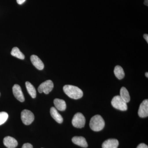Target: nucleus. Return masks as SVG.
<instances>
[{
    "label": "nucleus",
    "instance_id": "f257e3e1",
    "mask_svg": "<svg viewBox=\"0 0 148 148\" xmlns=\"http://www.w3.org/2000/svg\"><path fill=\"white\" fill-rule=\"evenodd\" d=\"M64 92L72 99H80L82 98L83 92L79 88L71 85H66L63 87Z\"/></svg>",
    "mask_w": 148,
    "mask_h": 148
},
{
    "label": "nucleus",
    "instance_id": "f03ea898",
    "mask_svg": "<svg viewBox=\"0 0 148 148\" xmlns=\"http://www.w3.org/2000/svg\"><path fill=\"white\" fill-rule=\"evenodd\" d=\"M105 121L102 117L99 115H96L92 117L90 122V128L95 132L101 131L105 127Z\"/></svg>",
    "mask_w": 148,
    "mask_h": 148
},
{
    "label": "nucleus",
    "instance_id": "7ed1b4c3",
    "mask_svg": "<svg viewBox=\"0 0 148 148\" xmlns=\"http://www.w3.org/2000/svg\"><path fill=\"white\" fill-rule=\"evenodd\" d=\"M112 106L115 108L119 110L126 111L127 109V103L120 95H116L113 98L111 102Z\"/></svg>",
    "mask_w": 148,
    "mask_h": 148
},
{
    "label": "nucleus",
    "instance_id": "20e7f679",
    "mask_svg": "<svg viewBox=\"0 0 148 148\" xmlns=\"http://www.w3.org/2000/svg\"><path fill=\"white\" fill-rule=\"evenodd\" d=\"M72 123L74 127L77 128H82L85 124V118L82 114L77 113L74 115Z\"/></svg>",
    "mask_w": 148,
    "mask_h": 148
},
{
    "label": "nucleus",
    "instance_id": "39448f33",
    "mask_svg": "<svg viewBox=\"0 0 148 148\" xmlns=\"http://www.w3.org/2000/svg\"><path fill=\"white\" fill-rule=\"evenodd\" d=\"M21 119L22 122L26 125H29L34 120V115L31 111L24 110L21 113Z\"/></svg>",
    "mask_w": 148,
    "mask_h": 148
},
{
    "label": "nucleus",
    "instance_id": "423d86ee",
    "mask_svg": "<svg viewBox=\"0 0 148 148\" xmlns=\"http://www.w3.org/2000/svg\"><path fill=\"white\" fill-rule=\"evenodd\" d=\"M53 88V84L52 81L48 80L42 83L38 88V91L40 93L48 94L52 90Z\"/></svg>",
    "mask_w": 148,
    "mask_h": 148
},
{
    "label": "nucleus",
    "instance_id": "0eeeda50",
    "mask_svg": "<svg viewBox=\"0 0 148 148\" xmlns=\"http://www.w3.org/2000/svg\"><path fill=\"white\" fill-rule=\"evenodd\" d=\"M138 115L141 118H145L148 116V100H144L140 105L138 110Z\"/></svg>",
    "mask_w": 148,
    "mask_h": 148
},
{
    "label": "nucleus",
    "instance_id": "6e6552de",
    "mask_svg": "<svg viewBox=\"0 0 148 148\" xmlns=\"http://www.w3.org/2000/svg\"><path fill=\"white\" fill-rule=\"evenodd\" d=\"M12 91L14 97L18 101L23 102L25 101L24 94L20 86L18 84H14L12 87Z\"/></svg>",
    "mask_w": 148,
    "mask_h": 148
},
{
    "label": "nucleus",
    "instance_id": "1a4fd4ad",
    "mask_svg": "<svg viewBox=\"0 0 148 148\" xmlns=\"http://www.w3.org/2000/svg\"><path fill=\"white\" fill-rule=\"evenodd\" d=\"M3 144L8 148H15L18 145L17 141L10 136H7L4 138Z\"/></svg>",
    "mask_w": 148,
    "mask_h": 148
},
{
    "label": "nucleus",
    "instance_id": "9d476101",
    "mask_svg": "<svg viewBox=\"0 0 148 148\" xmlns=\"http://www.w3.org/2000/svg\"><path fill=\"white\" fill-rule=\"evenodd\" d=\"M32 64L39 70H42L44 68V64L40 59L36 55H32L31 56Z\"/></svg>",
    "mask_w": 148,
    "mask_h": 148
},
{
    "label": "nucleus",
    "instance_id": "9b49d317",
    "mask_svg": "<svg viewBox=\"0 0 148 148\" xmlns=\"http://www.w3.org/2000/svg\"><path fill=\"white\" fill-rule=\"evenodd\" d=\"M119 145L118 140L115 139H110L106 140L102 145V148H117Z\"/></svg>",
    "mask_w": 148,
    "mask_h": 148
},
{
    "label": "nucleus",
    "instance_id": "f8f14e48",
    "mask_svg": "<svg viewBox=\"0 0 148 148\" xmlns=\"http://www.w3.org/2000/svg\"><path fill=\"white\" fill-rule=\"evenodd\" d=\"M72 142L74 144L83 148H87L88 147L87 142L85 138L83 137L75 136L72 138Z\"/></svg>",
    "mask_w": 148,
    "mask_h": 148
},
{
    "label": "nucleus",
    "instance_id": "ddd939ff",
    "mask_svg": "<svg viewBox=\"0 0 148 148\" xmlns=\"http://www.w3.org/2000/svg\"><path fill=\"white\" fill-rule=\"evenodd\" d=\"M50 114L51 116L56 121L59 123H61L63 122V118L61 115L58 112L57 110L54 107L50 109Z\"/></svg>",
    "mask_w": 148,
    "mask_h": 148
},
{
    "label": "nucleus",
    "instance_id": "4468645a",
    "mask_svg": "<svg viewBox=\"0 0 148 148\" xmlns=\"http://www.w3.org/2000/svg\"><path fill=\"white\" fill-rule=\"evenodd\" d=\"M56 108L58 110L64 111L66 108V104L65 101L62 99L56 98L53 101Z\"/></svg>",
    "mask_w": 148,
    "mask_h": 148
},
{
    "label": "nucleus",
    "instance_id": "2eb2a0df",
    "mask_svg": "<svg viewBox=\"0 0 148 148\" xmlns=\"http://www.w3.org/2000/svg\"><path fill=\"white\" fill-rule=\"evenodd\" d=\"M25 85L29 95H31L32 98H36V91L34 86L29 82H27L25 83Z\"/></svg>",
    "mask_w": 148,
    "mask_h": 148
},
{
    "label": "nucleus",
    "instance_id": "dca6fc26",
    "mask_svg": "<svg viewBox=\"0 0 148 148\" xmlns=\"http://www.w3.org/2000/svg\"><path fill=\"white\" fill-rule=\"evenodd\" d=\"M120 95L121 97L126 103H129L130 100V95H129V92L127 89L125 87H122L120 90Z\"/></svg>",
    "mask_w": 148,
    "mask_h": 148
},
{
    "label": "nucleus",
    "instance_id": "f3484780",
    "mask_svg": "<svg viewBox=\"0 0 148 148\" xmlns=\"http://www.w3.org/2000/svg\"><path fill=\"white\" fill-rule=\"evenodd\" d=\"M114 73L115 76L119 79H122L125 76L124 71L121 66H116L115 67Z\"/></svg>",
    "mask_w": 148,
    "mask_h": 148
},
{
    "label": "nucleus",
    "instance_id": "a211bd4d",
    "mask_svg": "<svg viewBox=\"0 0 148 148\" xmlns=\"http://www.w3.org/2000/svg\"><path fill=\"white\" fill-rule=\"evenodd\" d=\"M11 54L12 56L16 57L19 59L23 60L25 58V56L17 47H14L12 48L11 52Z\"/></svg>",
    "mask_w": 148,
    "mask_h": 148
},
{
    "label": "nucleus",
    "instance_id": "6ab92c4d",
    "mask_svg": "<svg viewBox=\"0 0 148 148\" xmlns=\"http://www.w3.org/2000/svg\"><path fill=\"white\" fill-rule=\"evenodd\" d=\"M8 118V115L7 113L2 112H0V125L4 123Z\"/></svg>",
    "mask_w": 148,
    "mask_h": 148
},
{
    "label": "nucleus",
    "instance_id": "aec40b11",
    "mask_svg": "<svg viewBox=\"0 0 148 148\" xmlns=\"http://www.w3.org/2000/svg\"><path fill=\"white\" fill-rule=\"evenodd\" d=\"M22 148H33V146L29 143L24 144L22 146Z\"/></svg>",
    "mask_w": 148,
    "mask_h": 148
},
{
    "label": "nucleus",
    "instance_id": "412c9836",
    "mask_svg": "<svg viewBox=\"0 0 148 148\" xmlns=\"http://www.w3.org/2000/svg\"><path fill=\"white\" fill-rule=\"evenodd\" d=\"M137 148H148V147L146 144L141 143L137 147Z\"/></svg>",
    "mask_w": 148,
    "mask_h": 148
},
{
    "label": "nucleus",
    "instance_id": "4be33fe9",
    "mask_svg": "<svg viewBox=\"0 0 148 148\" xmlns=\"http://www.w3.org/2000/svg\"><path fill=\"white\" fill-rule=\"evenodd\" d=\"M26 0H16V2H17V3L19 5H21L25 2Z\"/></svg>",
    "mask_w": 148,
    "mask_h": 148
},
{
    "label": "nucleus",
    "instance_id": "5701e85b",
    "mask_svg": "<svg viewBox=\"0 0 148 148\" xmlns=\"http://www.w3.org/2000/svg\"><path fill=\"white\" fill-rule=\"evenodd\" d=\"M143 37H144V38L145 39L146 41H147V43H148V35L147 34H144V36H143Z\"/></svg>",
    "mask_w": 148,
    "mask_h": 148
},
{
    "label": "nucleus",
    "instance_id": "b1692460",
    "mask_svg": "<svg viewBox=\"0 0 148 148\" xmlns=\"http://www.w3.org/2000/svg\"><path fill=\"white\" fill-rule=\"evenodd\" d=\"M144 4H145V5L147 6H148V0H145V1H144Z\"/></svg>",
    "mask_w": 148,
    "mask_h": 148
},
{
    "label": "nucleus",
    "instance_id": "393cba45",
    "mask_svg": "<svg viewBox=\"0 0 148 148\" xmlns=\"http://www.w3.org/2000/svg\"><path fill=\"white\" fill-rule=\"evenodd\" d=\"M145 75L146 77H148V73L147 72V73H145Z\"/></svg>",
    "mask_w": 148,
    "mask_h": 148
},
{
    "label": "nucleus",
    "instance_id": "a878e982",
    "mask_svg": "<svg viewBox=\"0 0 148 148\" xmlns=\"http://www.w3.org/2000/svg\"><path fill=\"white\" fill-rule=\"evenodd\" d=\"M0 95H1V93H0Z\"/></svg>",
    "mask_w": 148,
    "mask_h": 148
}]
</instances>
